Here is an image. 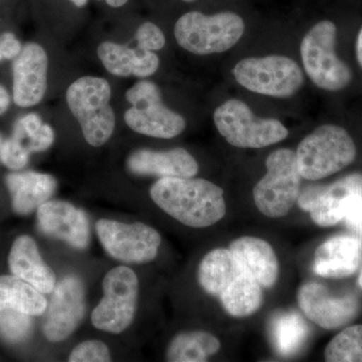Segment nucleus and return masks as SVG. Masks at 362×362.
Segmentation results:
<instances>
[{"mask_svg": "<svg viewBox=\"0 0 362 362\" xmlns=\"http://www.w3.org/2000/svg\"><path fill=\"white\" fill-rule=\"evenodd\" d=\"M138 47L146 51H160L165 45V37L160 28L152 23H145L136 33Z\"/></svg>", "mask_w": 362, "mask_h": 362, "instance_id": "obj_31", "label": "nucleus"}, {"mask_svg": "<svg viewBox=\"0 0 362 362\" xmlns=\"http://www.w3.org/2000/svg\"><path fill=\"white\" fill-rule=\"evenodd\" d=\"M111 94L105 78L90 76L78 78L66 90L69 108L92 146H102L113 134L115 115L110 106Z\"/></svg>", "mask_w": 362, "mask_h": 362, "instance_id": "obj_4", "label": "nucleus"}, {"mask_svg": "<svg viewBox=\"0 0 362 362\" xmlns=\"http://www.w3.org/2000/svg\"><path fill=\"white\" fill-rule=\"evenodd\" d=\"M358 282H359V285H361V287L362 288V270H361V276H359Z\"/></svg>", "mask_w": 362, "mask_h": 362, "instance_id": "obj_37", "label": "nucleus"}, {"mask_svg": "<svg viewBox=\"0 0 362 362\" xmlns=\"http://www.w3.org/2000/svg\"><path fill=\"white\" fill-rule=\"evenodd\" d=\"M71 362H108L111 361L110 350L104 342L89 340L80 343L69 356Z\"/></svg>", "mask_w": 362, "mask_h": 362, "instance_id": "obj_29", "label": "nucleus"}, {"mask_svg": "<svg viewBox=\"0 0 362 362\" xmlns=\"http://www.w3.org/2000/svg\"><path fill=\"white\" fill-rule=\"evenodd\" d=\"M233 73L243 87L270 97H291L304 84L301 68L294 59L283 56L242 59Z\"/></svg>", "mask_w": 362, "mask_h": 362, "instance_id": "obj_10", "label": "nucleus"}, {"mask_svg": "<svg viewBox=\"0 0 362 362\" xmlns=\"http://www.w3.org/2000/svg\"><path fill=\"white\" fill-rule=\"evenodd\" d=\"M361 228V233H362V225H361V228Z\"/></svg>", "mask_w": 362, "mask_h": 362, "instance_id": "obj_39", "label": "nucleus"}, {"mask_svg": "<svg viewBox=\"0 0 362 362\" xmlns=\"http://www.w3.org/2000/svg\"><path fill=\"white\" fill-rule=\"evenodd\" d=\"M103 298L92 312L93 325L106 332H123L134 319L138 299V278L125 266L112 269L103 280Z\"/></svg>", "mask_w": 362, "mask_h": 362, "instance_id": "obj_11", "label": "nucleus"}, {"mask_svg": "<svg viewBox=\"0 0 362 362\" xmlns=\"http://www.w3.org/2000/svg\"><path fill=\"white\" fill-rule=\"evenodd\" d=\"M356 157L354 139L344 128L320 126L300 142L296 151L300 175L307 180H319L339 173Z\"/></svg>", "mask_w": 362, "mask_h": 362, "instance_id": "obj_3", "label": "nucleus"}, {"mask_svg": "<svg viewBox=\"0 0 362 362\" xmlns=\"http://www.w3.org/2000/svg\"><path fill=\"white\" fill-rule=\"evenodd\" d=\"M244 32L243 18L230 11L213 16L190 11L183 14L175 26L178 45L199 56L228 51L239 42Z\"/></svg>", "mask_w": 362, "mask_h": 362, "instance_id": "obj_5", "label": "nucleus"}, {"mask_svg": "<svg viewBox=\"0 0 362 362\" xmlns=\"http://www.w3.org/2000/svg\"><path fill=\"white\" fill-rule=\"evenodd\" d=\"M6 185L13 211L18 214H28L49 201L56 192L57 180L49 175L26 171L7 176Z\"/></svg>", "mask_w": 362, "mask_h": 362, "instance_id": "obj_22", "label": "nucleus"}, {"mask_svg": "<svg viewBox=\"0 0 362 362\" xmlns=\"http://www.w3.org/2000/svg\"><path fill=\"white\" fill-rule=\"evenodd\" d=\"M30 152L13 137L6 140L0 149L2 163L11 170H20L25 168L30 159Z\"/></svg>", "mask_w": 362, "mask_h": 362, "instance_id": "obj_30", "label": "nucleus"}, {"mask_svg": "<svg viewBox=\"0 0 362 362\" xmlns=\"http://www.w3.org/2000/svg\"><path fill=\"white\" fill-rule=\"evenodd\" d=\"M273 332L279 351L290 354L296 351L298 347L303 343L307 327L301 317L297 314H286L279 317Z\"/></svg>", "mask_w": 362, "mask_h": 362, "instance_id": "obj_27", "label": "nucleus"}, {"mask_svg": "<svg viewBox=\"0 0 362 362\" xmlns=\"http://www.w3.org/2000/svg\"><path fill=\"white\" fill-rule=\"evenodd\" d=\"M214 125L226 141L239 148H264L283 141L289 131L276 119L259 118L244 102L230 99L216 109Z\"/></svg>", "mask_w": 362, "mask_h": 362, "instance_id": "obj_7", "label": "nucleus"}, {"mask_svg": "<svg viewBox=\"0 0 362 362\" xmlns=\"http://www.w3.org/2000/svg\"><path fill=\"white\" fill-rule=\"evenodd\" d=\"M96 230L105 251L123 263H148L156 258L161 245L159 233L142 223L128 225L117 221L100 220Z\"/></svg>", "mask_w": 362, "mask_h": 362, "instance_id": "obj_12", "label": "nucleus"}, {"mask_svg": "<svg viewBox=\"0 0 362 362\" xmlns=\"http://www.w3.org/2000/svg\"><path fill=\"white\" fill-rule=\"evenodd\" d=\"M42 294L16 276H0V312L14 309L30 316L42 315L47 307Z\"/></svg>", "mask_w": 362, "mask_h": 362, "instance_id": "obj_23", "label": "nucleus"}, {"mask_svg": "<svg viewBox=\"0 0 362 362\" xmlns=\"http://www.w3.org/2000/svg\"><path fill=\"white\" fill-rule=\"evenodd\" d=\"M52 292L44 321V333L49 341L59 342L70 337L84 318L85 287L80 278L68 276Z\"/></svg>", "mask_w": 362, "mask_h": 362, "instance_id": "obj_13", "label": "nucleus"}, {"mask_svg": "<svg viewBox=\"0 0 362 362\" xmlns=\"http://www.w3.org/2000/svg\"><path fill=\"white\" fill-rule=\"evenodd\" d=\"M361 251V242L354 235L331 238L317 247L313 270L317 275L324 278L349 277L358 269Z\"/></svg>", "mask_w": 362, "mask_h": 362, "instance_id": "obj_18", "label": "nucleus"}, {"mask_svg": "<svg viewBox=\"0 0 362 362\" xmlns=\"http://www.w3.org/2000/svg\"><path fill=\"white\" fill-rule=\"evenodd\" d=\"M267 173L254 187L255 204L268 218L289 214L300 195L302 176L298 170L296 152L282 148L272 152L266 160Z\"/></svg>", "mask_w": 362, "mask_h": 362, "instance_id": "obj_6", "label": "nucleus"}, {"mask_svg": "<svg viewBox=\"0 0 362 362\" xmlns=\"http://www.w3.org/2000/svg\"><path fill=\"white\" fill-rule=\"evenodd\" d=\"M127 168L134 175L160 178L194 177L199 173L197 160L183 148L168 151L137 150L128 158Z\"/></svg>", "mask_w": 362, "mask_h": 362, "instance_id": "obj_17", "label": "nucleus"}, {"mask_svg": "<svg viewBox=\"0 0 362 362\" xmlns=\"http://www.w3.org/2000/svg\"><path fill=\"white\" fill-rule=\"evenodd\" d=\"M183 1H185V2H192V1H194V0H183Z\"/></svg>", "mask_w": 362, "mask_h": 362, "instance_id": "obj_38", "label": "nucleus"}, {"mask_svg": "<svg viewBox=\"0 0 362 362\" xmlns=\"http://www.w3.org/2000/svg\"><path fill=\"white\" fill-rule=\"evenodd\" d=\"M230 250L262 287L276 284L279 261L268 242L256 237H240L230 243Z\"/></svg>", "mask_w": 362, "mask_h": 362, "instance_id": "obj_21", "label": "nucleus"}, {"mask_svg": "<svg viewBox=\"0 0 362 362\" xmlns=\"http://www.w3.org/2000/svg\"><path fill=\"white\" fill-rule=\"evenodd\" d=\"M297 300L305 315L327 330L337 329L351 322L359 311V302L354 295L334 296L325 286L317 282L302 285Z\"/></svg>", "mask_w": 362, "mask_h": 362, "instance_id": "obj_14", "label": "nucleus"}, {"mask_svg": "<svg viewBox=\"0 0 362 362\" xmlns=\"http://www.w3.org/2000/svg\"><path fill=\"white\" fill-rule=\"evenodd\" d=\"M97 54L105 69L117 77L146 78L158 70L156 52L139 47L130 49L127 45L104 42L98 47Z\"/></svg>", "mask_w": 362, "mask_h": 362, "instance_id": "obj_20", "label": "nucleus"}, {"mask_svg": "<svg viewBox=\"0 0 362 362\" xmlns=\"http://www.w3.org/2000/svg\"><path fill=\"white\" fill-rule=\"evenodd\" d=\"M132 107L126 111L125 122L140 134L170 139L187 127L185 118L171 111L163 103L158 86L149 81H140L126 93Z\"/></svg>", "mask_w": 362, "mask_h": 362, "instance_id": "obj_9", "label": "nucleus"}, {"mask_svg": "<svg viewBox=\"0 0 362 362\" xmlns=\"http://www.w3.org/2000/svg\"><path fill=\"white\" fill-rule=\"evenodd\" d=\"M324 358L327 362H362V325L349 326L333 338Z\"/></svg>", "mask_w": 362, "mask_h": 362, "instance_id": "obj_26", "label": "nucleus"}, {"mask_svg": "<svg viewBox=\"0 0 362 362\" xmlns=\"http://www.w3.org/2000/svg\"><path fill=\"white\" fill-rule=\"evenodd\" d=\"M202 289L218 297L225 310L237 318L251 316L263 303L262 286L230 249L207 252L199 268Z\"/></svg>", "mask_w": 362, "mask_h": 362, "instance_id": "obj_2", "label": "nucleus"}, {"mask_svg": "<svg viewBox=\"0 0 362 362\" xmlns=\"http://www.w3.org/2000/svg\"><path fill=\"white\" fill-rule=\"evenodd\" d=\"M9 105H11V97L6 88L0 85V116L4 115L8 110Z\"/></svg>", "mask_w": 362, "mask_h": 362, "instance_id": "obj_33", "label": "nucleus"}, {"mask_svg": "<svg viewBox=\"0 0 362 362\" xmlns=\"http://www.w3.org/2000/svg\"><path fill=\"white\" fill-rule=\"evenodd\" d=\"M11 137L32 153L49 148L54 141V132L37 114H28L16 123Z\"/></svg>", "mask_w": 362, "mask_h": 362, "instance_id": "obj_25", "label": "nucleus"}, {"mask_svg": "<svg viewBox=\"0 0 362 362\" xmlns=\"http://www.w3.org/2000/svg\"><path fill=\"white\" fill-rule=\"evenodd\" d=\"M221 341L206 331H190L176 335L169 343L166 359L173 362H204L218 354Z\"/></svg>", "mask_w": 362, "mask_h": 362, "instance_id": "obj_24", "label": "nucleus"}, {"mask_svg": "<svg viewBox=\"0 0 362 362\" xmlns=\"http://www.w3.org/2000/svg\"><path fill=\"white\" fill-rule=\"evenodd\" d=\"M337 25L330 21H319L305 35L301 57L312 82L326 90H340L352 80L349 66L335 52Z\"/></svg>", "mask_w": 362, "mask_h": 362, "instance_id": "obj_8", "label": "nucleus"}, {"mask_svg": "<svg viewBox=\"0 0 362 362\" xmlns=\"http://www.w3.org/2000/svg\"><path fill=\"white\" fill-rule=\"evenodd\" d=\"M150 195L162 211L190 228H207L226 216L223 188L202 178H160Z\"/></svg>", "mask_w": 362, "mask_h": 362, "instance_id": "obj_1", "label": "nucleus"}, {"mask_svg": "<svg viewBox=\"0 0 362 362\" xmlns=\"http://www.w3.org/2000/svg\"><path fill=\"white\" fill-rule=\"evenodd\" d=\"M8 264L13 276L32 285L42 294L54 291L56 275L40 257L33 238L21 235L14 240Z\"/></svg>", "mask_w": 362, "mask_h": 362, "instance_id": "obj_19", "label": "nucleus"}, {"mask_svg": "<svg viewBox=\"0 0 362 362\" xmlns=\"http://www.w3.org/2000/svg\"><path fill=\"white\" fill-rule=\"evenodd\" d=\"M0 49L4 59H13L20 54L21 45L13 33H6L0 35Z\"/></svg>", "mask_w": 362, "mask_h": 362, "instance_id": "obj_32", "label": "nucleus"}, {"mask_svg": "<svg viewBox=\"0 0 362 362\" xmlns=\"http://www.w3.org/2000/svg\"><path fill=\"white\" fill-rule=\"evenodd\" d=\"M49 59L42 45L30 42L14 59L13 100L18 106L28 108L39 104L47 90Z\"/></svg>", "mask_w": 362, "mask_h": 362, "instance_id": "obj_15", "label": "nucleus"}, {"mask_svg": "<svg viewBox=\"0 0 362 362\" xmlns=\"http://www.w3.org/2000/svg\"><path fill=\"white\" fill-rule=\"evenodd\" d=\"M77 7H83L87 4L88 0H71Z\"/></svg>", "mask_w": 362, "mask_h": 362, "instance_id": "obj_36", "label": "nucleus"}, {"mask_svg": "<svg viewBox=\"0 0 362 362\" xmlns=\"http://www.w3.org/2000/svg\"><path fill=\"white\" fill-rule=\"evenodd\" d=\"M0 149H1V145H0Z\"/></svg>", "mask_w": 362, "mask_h": 362, "instance_id": "obj_40", "label": "nucleus"}, {"mask_svg": "<svg viewBox=\"0 0 362 362\" xmlns=\"http://www.w3.org/2000/svg\"><path fill=\"white\" fill-rule=\"evenodd\" d=\"M40 232L84 250L89 245V221L84 211L66 202H45L37 209Z\"/></svg>", "mask_w": 362, "mask_h": 362, "instance_id": "obj_16", "label": "nucleus"}, {"mask_svg": "<svg viewBox=\"0 0 362 362\" xmlns=\"http://www.w3.org/2000/svg\"><path fill=\"white\" fill-rule=\"evenodd\" d=\"M30 315L14 309L0 312V335L7 341H21L30 335Z\"/></svg>", "mask_w": 362, "mask_h": 362, "instance_id": "obj_28", "label": "nucleus"}, {"mask_svg": "<svg viewBox=\"0 0 362 362\" xmlns=\"http://www.w3.org/2000/svg\"><path fill=\"white\" fill-rule=\"evenodd\" d=\"M356 58L362 68V28L359 30L358 37H357L356 40Z\"/></svg>", "mask_w": 362, "mask_h": 362, "instance_id": "obj_34", "label": "nucleus"}, {"mask_svg": "<svg viewBox=\"0 0 362 362\" xmlns=\"http://www.w3.org/2000/svg\"><path fill=\"white\" fill-rule=\"evenodd\" d=\"M108 6L112 7H121L127 4L128 0H105Z\"/></svg>", "mask_w": 362, "mask_h": 362, "instance_id": "obj_35", "label": "nucleus"}]
</instances>
